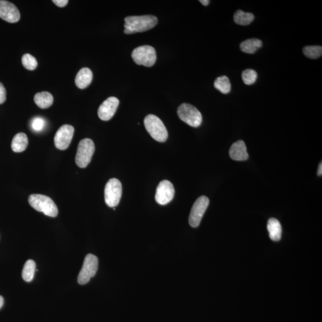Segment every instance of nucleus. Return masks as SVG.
<instances>
[{
  "instance_id": "15",
  "label": "nucleus",
  "mask_w": 322,
  "mask_h": 322,
  "mask_svg": "<svg viewBox=\"0 0 322 322\" xmlns=\"http://www.w3.org/2000/svg\"><path fill=\"white\" fill-rule=\"evenodd\" d=\"M92 80L93 72L88 67H84L76 75L75 83L78 88L85 89L90 86Z\"/></svg>"
},
{
  "instance_id": "16",
  "label": "nucleus",
  "mask_w": 322,
  "mask_h": 322,
  "mask_svg": "<svg viewBox=\"0 0 322 322\" xmlns=\"http://www.w3.org/2000/svg\"><path fill=\"white\" fill-rule=\"evenodd\" d=\"M28 145V139L26 134L23 132H20L13 137L11 147L15 152L20 153L25 151Z\"/></svg>"
},
{
  "instance_id": "1",
  "label": "nucleus",
  "mask_w": 322,
  "mask_h": 322,
  "mask_svg": "<svg viewBox=\"0 0 322 322\" xmlns=\"http://www.w3.org/2000/svg\"><path fill=\"white\" fill-rule=\"evenodd\" d=\"M124 33L132 34L150 30L158 24V19L153 15L128 16L125 18Z\"/></svg>"
},
{
  "instance_id": "4",
  "label": "nucleus",
  "mask_w": 322,
  "mask_h": 322,
  "mask_svg": "<svg viewBox=\"0 0 322 322\" xmlns=\"http://www.w3.org/2000/svg\"><path fill=\"white\" fill-rule=\"evenodd\" d=\"M94 151H95V146L93 140L90 139L81 140L78 144L75 157V162L78 167L81 169H85L87 167L90 163Z\"/></svg>"
},
{
  "instance_id": "23",
  "label": "nucleus",
  "mask_w": 322,
  "mask_h": 322,
  "mask_svg": "<svg viewBox=\"0 0 322 322\" xmlns=\"http://www.w3.org/2000/svg\"><path fill=\"white\" fill-rule=\"evenodd\" d=\"M303 53L307 58L316 59L320 58L322 54V47L319 45L305 46L303 48Z\"/></svg>"
},
{
  "instance_id": "22",
  "label": "nucleus",
  "mask_w": 322,
  "mask_h": 322,
  "mask_svg": "<svg viewBox=\"0 0 322 322\" xmlns=\"http://www.w3.org/2000/svg\"><path fill=\"white\" fill-rule=\"evenodd\" d=\"M214 86L216 90L224 94L229 93L231 90V84L230 82L229 78L225 75L221 76L216 78L214 83Z\"/></svg>"
},
{
  "instance_id": "25",
  "label": "nucleus",
  "mask_w": 322,
  "mask_h": 322,
  "mask_svg": "<svg viewBox=\"0 0 322 322\" xmlns=\"http://www.w3.org/2000/svg\"><path fill=\"white\" fill-rule=\"evenodd\" d=\"M21 63L26 69L34 71L37 68L38 63L37 59L29 54H25L21 58Z\"/></svg>"
},
{
  "instance_id": "7",
  "label": "nucleus",
  "mask_w": 322,
  "mask_h": 322,
  "mask_svg": "<svg viewBox=\"0 0 322 322\" xmlns=\"http://www.w3.org/2000/svg\"><path fill=\"white\" fill-rule=\"evenodd\" d=\"M123 188L121 181L116 178H111L107 181L105 189V200L108 207L114 208L120 203Z\"/></svg>"
},
{
  "instance_id": "11",
  "label": "nucleus",
  "mask_w": 322,
  "mask_h": 322,
  "mask_svg": "<svg viewBox=\"0 0 322 322\" xmlns=\"http://www.w3.org/2000/svg\"><path fill=\"white\" fill-rule=\"evenodd\" d=\"M174 194L175 190L172 184L169 180H162L157 187L155 201L159 205H166L174 198Z\"/></svg>"
},
{
  "instance_id": "2",
  "label": "nucleus",
  "mask_w": 322,
  "mask_h": 322,
  "mask_svg": "<svg viewBox=\"0 0 322 322\" xmlns=\"http://www.w3.org/2000/svg\"><path fill=\"white\" fill-rule=\"evenodd\" d=\"M29 205L38 211L50 217H56L58 215V208L50 197L41 194H32L28 197Z\"/></svg>"
},
{
  "instance_id": "26",
  "label": "nucleus",
  "mask_w": 322,
  "mask_h": 322,
  "mask_svg": "<svg viewBox=\"0 0 322 322\" xmlns=\"http://www.w3.org/2000/svg\"><path fill=\"white\" fill-rule=\"evenodd\" d=\"M45 126V121L44 119L41 117H36L31 122L32 129L36 131H41L44 129Z\"/></svg>"
},
{
  "instance_id": "27",
  "label": "nucleus",
  "mask_w": 322,
  "mask_h": 322,
  "mask_svg": "<svg viewBox=\"0 0 322 322\" xmlns=\"http://www.w3.org/2000/svg\"><path fill=\"white\" fill-rule=\"evenodd\" d=\"M6 90L1 83H0V105L4 104L6 101Z\"/></svg>"
},
{
  "instance_id": "18",
  "label": "nucleus",
  "mask_w": 322,
  "mask_h": 322,
  "mask_svg": "<svg viewBox=\"0 0 322 322\" xmlns=\"http://www.w3.org/2000/svg\"><path fill=\"white\" fill-rule=\"evenodd\" d=\"M34 102L41 109H47L52 105L53 96L47 91L38 93L34 96Z\"/></svg>"
},
{
  "instance_id": "5",
  "label": "nucleus",
  "mask_w": 322,
  "mask_h": 322,
  "mask_svg": "<svg viewBox=\"0 0 322 322\" xmlns=\"http://www.w3.org/2000/svg\"><path fill=\"white\" fill-rule=\"evenodd\" d=\"M131 57L138 65L146 67L152 66L156 61L155 49L150 45H142L135 48Z\"/></svg>"
},
{
  "instance_id": "13",
  "label": "nucleus",
  "mask_w": 322,
  "mask_h": 322,
  "mask_svg": "<svg viewBox=\"0 0 322 322\" xmlns=\"http://www.w3.org/2000/svg\"><path fill=\"white\" fill-rule=\"evenodd\" d=\"M120 104V101L115 97H110L102 103L99 107L98 116L102 121L110 120L115 115Z\"/></svg>"
},
{
  "instance_id": "19",
  "label": "nucleus",
  "mask_w": 322,
  "mask_h": 322,
  "mask_svg": "<svg viewBox=\"0 0 322 322\" xmlns=\"http://www.w3.org/2000/svg\"><path fill=\"white\" fill-rule=\"evenodd\" d=\"M262 46V43L260 40L251 39L240 43V48L243 53L254 54Z\"/></svg>"
},
{
  "instance_id": "8",
  "label": "nucleus",
  "mask_w": 322,
  "mask_h": 322,
  "mask_svg": "<svg viewBox=\"0 0 322 322\" xmlns=\"http://www.w3.org/2000/svg\"><path fill=\"white\" fill-rule=\"evenodd\" d=\"M99 259L93 254H89L86 257L82 269L78 275V283L85 285L89 282L91 278L96 275L98 269Z\"/></svg>"
},
{
  "instance_id": "12",
  "label": "nucleus",
  "mask_w": 322,
  "mask_h": 322,
  "mask_svg": "<svg viewBox=\"0 0 322 322\" xmlns=\"http://www.w3.org/2000/svg\"><path fill=\"white\" fill-rule=\"evenodd\" d=\"M0 18L9 23L18 22L21 19L20 10L9 1H0Z\"/></svg>"
},
{
  "instance_id": "14",
  "label": "nucleus",
  "mask_w": 322,
  "mask_h": 322,
  "mask_svg": "<svg viewBox=\"0 0 322 322\" xmlns=\"http://www.w3.org/2000/svg\"><path fill=\"white\" fill-rule=\"evenodd\" d=\"M229 156L235 161L247 160L249 155L245 142L243 140H238L234 143L230 149Z\"/></svg>"
},
{
  "instance_id": "28",
  "label": "nucleus",
  "mask_w": 322,
  "mask_h": 322,
  "mask_svg": "<svg viewBox=\"0 0 322 322\" xmlns=\"http://www.w3.org/2000/svg\"><path fill=\"white\" fill-rule=\"evenodd\" d=\"M57 6L59 7H64L68 3V0H53L52 1Z\"/></svg>"
},
{
  "instance_id": "20",
  "label": "nucleus",
  "mask_w": 322,
  "mask_h": 322,
  "mask_svg": "<svg viewBox=\"0 0 322 322\" xmlns=\"http://www.w3.org/2000/svg\"><path fill=\"white\" fill-rule=\"evenodd\" d=\"M234 20L237 25L247 26L253 21L254 15L251 13H246L242 10H238L235 13Z\"/></svg>"
},
{
  "instance_id": "9",
  "label": "nucleus",
  "mask_w": 322,
  "mask_h": 322,
  "mask_svg": "<svg viewBox=\"0 0 322 322\" xmlns=\"http://www.w3.org/2000/svg\"><path fill=\"white\" fill-rule=\"evenodd\" d=\"M209 204L210 200L207 196H201L197 199L192 208L189 215V223L191 227L195 228L199 226Z\"/></svg>"
},
{
  "instance_id": "31",
  "label": "nucleus",
  "mask_w": 322,
  "mask_h": 322,
  "mask_svg": "<svg viewBox=\"0 0 322 322\" xmlns=\"http://www.w3.org/2000/svg\"><path fill=\"white\" fill-rule=\"evenodd\" d=\"M4 304V299L3 297L0 296V308L2 307V305Z\"/></svg>"
},
{
  "instance_id": "10",
  "label": "nucleus",
  "mask_w": 322,
  "mask_h": 322,
  "mask_svg": "<svg viewBox=\"0 0 322 322\" xmlns=\"http://www.w3.org/2000/svg\"><path fill=\"white\" fill-rule=\"evenodd\" d=\"M74 127L67 124L59 128L54 138V142L58 150H64L68 148L74 136Z\"/></svg>"
},
{
  "instance_id": "6",
  "label": "nucleus",
  "mask_w": 322,
  "mask_h": 322,
  "mask_svg": "<svg viewBox=\"0 0 322 322\" xmlns=\"http://www.w3.org/2000/svg\"><path fill=\"white\" fill-rule=\"evenodd\" d=\"M178 117L192 127H198L201 126L202 116L196 107L189 104H183L177 109Z\"/></svg>"
},
{
  "instance_id": "24",
  "label": "nucleus",
  "mask_w": 322,
  "mask_h": 322,
  "mask_svg": "<svg viewBox=\"0 0 322 322\" xmlns=\"http://www.w3.org/2000/svg\"><path fill=\"white\" fill-rule=\"evenodd\" d=\"M257 77L258 75L255 70L247 69L242 72V81L246 85H253L256 82Z\"/></svg>"
},
{
  "instance_id": "21",
  "label": "nucleus",
  "mask_w": 322,
  "mask_h": 322,
  "mask_svg": "<svg viewBox=\"0 0 322 322\" xmlns=\"http://www.w3.org/2000/svg\"><path fill=\"white\" fill-rule=\"evenodd\" d=\"M36 269V262L32 260V259H29V260L26 261L23 266L22 273H21L23 280L26 282H31L34 279Z\"/></svg>"
},
{
  "instance_id": "29",
  "label": "nucleus",
  "mask_w": 322,
  "mask_h": 322,
  "mask_svg": "<svg viewBox=\"0 0 322 322\" xmlns=\"http://www.w3.org/2000/svg\"><path fill=\"white\" fill-rule=\"evenodd\" d=\"M199 2H201L202 4L205 5V6H207V5L210 4V1L209 0H200Z\"/></svg>"
},
{
  "instance_id": "30",
  "label": "nucleus",
  "mask_w": 322,
  "mask_h": 322,
  "mask_svg": "<svg viewBox=\"0 0 322 322\" xmlns=\"http://www.w3.org/2000/svg\"><path fill=\"white\" fill-rule=\"evenodd\" d=\"M322 162H321V164L320 165H319V166L318 175H319V176H322Z\"/></svg>"
},
{
  "instance_id": "17",
  "label": "nucleus",
  "mask_w": 322,
  "mask_h": 322,
  "mask_svg": "<svg viewBox=\"0 0 322 322\" xmlns=\"http://www.w3.org/2000/svg\"><path fill=\"white\" fill-rule=\"evenodd\" d=\"M267 230L269 232L270 239L273 241H279L280 239L282 236V226L277 219H269L267 223Z\"/></svg>"
},
{
  "instance_id": "3",
  "label": "nucleus",
  "mask_w": 322,
  "mask_h": 322,
  "mask_svg": "<svg viewBox=\"0 0 322 322\" xmlns=\"http://www.w3.org/2000/svg\"><path fill=\"white\" fill-rule=\"evenodd\" d=\"M144 124L146 130L153 139L159 142H165L168 139L166 126L158 116L150 114L146 116Z\"/></svg>"
}]
</instances>
